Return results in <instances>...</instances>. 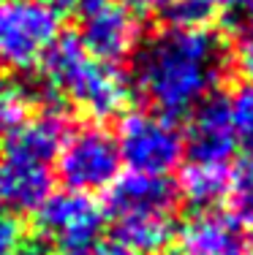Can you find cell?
<instances>
[{
  "label": "cell",
  "instance_id": "7c38bea8",
  "mask_svg": "<svg viewBox=\"0 0 253 255\" xmlns=\"http://www.w3.org/2000/svg\"><path fill=\"white\" fill-rule=\"evenodd\" d=\"M180 242L188 255H248L243 231L232 215L221 212H199L180 228Z\"/></svg>",
  "mask_w": 253,
  "mask_h": 255
},
{
  "label": "cell",
  "instance_id": "cb8c5ba5",
  "mask_svg": "<svg viewBox=\"0 0 253 255\" xmlns=\"http://www.w3.org/2000/svg\"><path fill=\"white\" fill-rule=\"evenodd\" d=\"M101 3H106V0H76V8L87 11V8H95V5H101Z\"/></svg>",
  "mask_w": 253,
  "mask_h": 255
},
{
  "label": "cell",
  "instance_id": "ffe728a7",
  "mask_svg": "<svg viewBox=\"0 0 253 255\" xmlns=\"http://www.w3.org/2000/svg\"><path fill=\"white\" fill-rule=\"evenodd\" d=\"M237 65H240V71L253 82V27L245 30L243 38H240V44H237Z\"/></svg>",
  "mask_w": 253,
  "mask_h": 255
},
{
  "label": "cell",
  "instance_id": "7402d4cb",
  "mask_svg": "<svg viewBox=\"0 0 253 255\" xmlns=\"http://www.w3.org/2000/svg\"><path fill=\"white\" fill-rule=\"evenodd\" d=\"M120 3L131 11H158V8H164L169 0H120Z\"/></svg>",
  "mask_w": 253,
  "mask_h": 255
},
{
  "label": "cell",
  "instance_id": "4fadbf2b",
  "mask_svg": "<svg viewBox=\"0 0 253 255\" xmlns=\"http://www.w3.org/2000/svg\"><path fill=\"white\" fill-rule=\"evenodd\" d=\"M174 234V215H128L114 220V242L134 255H158L169 250Z\"/></svg>",
  "mask_w": 253,
  "mask_h": 255
},
{
  "label": "cell",
  "instance_id": "9a60e30c",
  "mask_svg": "<svg viewBox=\"0 0 253 255\" xmlns=\"http://www.w3.org/2000/svg\"><path fill=\"white\" fill-rule=\"evenodd\" d=\"M232 220L237 226L253 228V155L245 163H240L237 171L232 174Z\"/></svg>",
  "mask_w": 253,
  "mask_h": 255
},
{
  "label": "cell",
  "instance_id": "484cf974",
  "mask_svg": "<svg viewBox=\"0 0 253 255\" xmlns=\"http://www.w3.org/2000/svg\"><path fill=\"white\" fill-rule=\"evenodd\" d=\"M245 247H248V253L253 255V236H251V242H248V245H245Z\"/></svg>",
  "mask_w": 253,
  "mask_h": 255
},
{
  "label": "cell",
  "instance_id": "44dd1931",
  "mask_svg": "<svg viewBox=\"0 0 253 255\" xmlns=\"http://www.w3.org/2000/svg\"><path fill=\"white\" fill-rule=\"evenodd\" d=\"M71 255H134L131 250H125L123 245L117 242H95V245L84 247L79 253H71Z\"/></svg>",
  "mask_w": 253,
  "mask_h": 255
},
{
  "label": "cell",
  "instance_id": "5b68a950",
  "mask_svg": "<svg viewBox=\"0 0 253 255\" xmlns=\"http://www.w3.org/2000/svg\"><path fill=\"white\" fill-rule=\"evenodd\" d=\"M120 163L123 160L114 136L98 125L68 130L57 152V171L65 187L90 196L95 190H109V185L120 177Z\"/></svg>",
  "mask_w": 253,
  "mask_h": 255
},
{
  "label": "cell",
  "instance_id": "8992f818",
  "mask_svg": "<svg viewBox=\"0 0 253 255\" xmlns=\"http://www.w3.org/2000/svg\"><path fill=\"white\" fill-rule=\"evenodd\" d=\"M35 217H38V231L44 234V239H49L65 255H71L98 242L106 223V209L90 193L65 190L52 193L35 212Z\"/></svg>",
  "mask_w": 253,
  "mask_h": 255
},
{
  "label": "cell",
  "instance_id": "52a82bcc",
  "mask_svg": "<svg viewBox=\"0 0 253 255\" xmlns=\"http://www.w3.org/2000/svg\"><path fill=\"white\" fill-rule=\"evenodd\" d=\"M82 35L79 44L101 63L117 65L120 60L131 57L139 46V19L131 8H125L117 0L95 5V8L82 11Z\"/></svg>",
  "mask_w": 253,
  "mask_h": 255
},
{
  "label": "cell",
  "instance_id": "9c48e42d",
  "mask_svg": "<svg viewBox=\"0 0 253 255\" xmlns=\"http://www.w3.org/2000/svg\"><path fill=\"white\" fill-rule=\"evenodd\" d=\"M177 201V185L155 174H123L106 190V209L114 220L128 215H174Z\"/></svg>",
  "mask_w": 253,
  "mask_h": 255
},
{
  "label": "cell",
  "instance_id": "ba28073f",
  "mask_svg": "<svg viewBox=\"0 0 253 255\" xmlns=\"http://www.w3.org/2000/svg\"><path fill=\"white\" fill-rule=\"evenodd\" d=\"M185 136V149L191 152V160L196 163H229V157L237 149L229 114V98L210 95L204 103L194 109Z\"/></svg>",
  "mask_w": 253,
  "mask_h": 255
},
{
  "label": "cell",
  "instance_id": "8fae6325",
  "mask_svg": "<svg viewBox=\"0 0 253 255\" xmlns=\"http://www.w3.org/2000/svg\"><path fill=\"white\" fill-rule=\"evenodd\" d=\"M65 136H68V117L60 109H44L41 114L27 117L19 128L5 133L0 152L52 163L63 147Z\"/></svg>",
  "mask_w": 253,
  "mask_h": 255
},
{
  "label": "cell",
  "instance_id": "d4e9b609",
  "mask_svg": "<svg viewBox=\"0 0 253 255\" xmlns=\"http://www.w3.org/2000/svg\"><path fill=\"white\" fill-rule=\"evenodd\" d=\"M158 255H188L185 250H164V253H158Z\"/></svg>",
  "mask_w": 253,
  "mask_h": 255
},
{
  "label": "cell",
  "instance_id": "603a6c76",
  "mask_svg": "<svg viewBox=\"0 0 253 255\" xmlns=\"http://www.w3.org/2000/svg\"><path fill=\"white\" fill-rule=\"evenodd\" d=\"M204 3L210 5V8H221V11H237V8H245V3H251V0H204Z\"/></svg>",
  "mask_w": 253,
  "mask_h": 255
},
{
  "label": "cell",
  "instance_id": "7a4b0ae2",
  "mask_svg": "<svg viewBox=\"0 0 253 255\" xmlns=\"http://www.w3.org/2000/svg\"><path fill=\"white\" fill-rule=\"evenodd\" d=\"M38 65L41 82L52 95L71 101L95 120L114 117L128 101L123 71L87 54L76 35H60Z\"/></svg>",
  "mask_w": 253,
  "mask_h": 255
},
{
  "label": "cell",
  "instance_id": "30bf717a",
  "mask_svg": "<svg viewBox=\"0 0 253 255\" xmlns=\"http://www.w3.org/2000/svg\"><path fill=\"white\" fill-rule=\"evenodd\" d=\"M52 196L49 163L0 152V206L8 215L38 212Z\"/></svg>",
  "mask_w": 253,
  "mask_h": 255
},
{
  "label": "cell",
  "instance_id": "5bb4252c",
  "mask_svg": "<svg viewBox=\"0 0 253 255\" xmlns=\"http://www.w3.org/2000/svg\"><path fill=\"white\" fill-rule=\"evenodd\" d=\"M232 190V171L229 163H196L191 160L183 168L177 182V196L185 198L191 206L207 212L215 204L229 198Z\"/></svg>",
  "mask_w": 253,
  "mask_h": 255
},
{
  "label": "cell",
  "instance_id": "2e32d148",
  "mask_svg": "<svg viewBox=\"0 0 253 255\" xmlns=\"http://www.w3.org/2000/svg\"><path fill=\"white\" fill-rule=\"evenodd\" d=\"M229 114H232V128L237 147L253 155V82L240 84L229 98Z\"/></svg>",
  "mask_w": 253,
  "mask_h": 255
},
{
  "label": "cell",
  "instance_id": "ac0fdd59",
  "mask_svg": "<svg viewBox=\"0 0 253 255\" xmlns=\"http://www.w3.org/2000/svg\"><path fill=\"white\" fill-rule=\"evenodd\" d=\"M161 11H164L169 27H180V30L207 27L210 16H213V8L204 0H169Z\"/></svg>",
  "mask_w": 253,
  "mask_h": 255
},
{
  "label": "cell",
  "instance_id": "e0dca14e",
  "mask_svg": "<svg viewBox=\"0 0 253 255\" xmlns=\"http://www.w3.org/2000/svg\"><path fill=\"white\" fill-rule=\"evenodd\" d=\"M30 117V95L0 74V136L11 133Z\"/></svg>",
  "mask_w": 253,
  "mask_h": 255
},
{
  "label": "cell",
  "instance_id": "277c9868",
  "mask_svg": "<svg viewBox=\"0 0 253 255\" xmlns=\"http://www.w3.org/2000/svg\"><path fill=\"white\" fill-rule=\"evenodd\" d=\"M120 160L134 174L166 177L185 155V136L172 117L158 112H131L117 128Z\"/></svg>",
  "mask_w": 253,
  "mask_h": 255
},
{
  "label": "cell",
  "instance_id": "3957f363",
  "mask_svg": "<svg viewBox=\"0 0 253 255\" xmlns=\"http://www.w3.org/2000/svg\"><path fill=\"white\" fill-rule=\"evenodd\" d=\"M49 0H0V71H30L60 38Z\"/></svg>",
  "mask_w": 253,
  "mask_h": 255
},
{
  "label": "cell",
  "instance_id": "6da1fadb",
  "mask_svg": "<svg viewBox=\"0 0 253 255\" xmlns=\"http://www.w3.org/2000/svg\"><path fill=\"white\" fill-rule=\"evenodd\" d=\"M224 74L226 44L210 27H166L136 46V90L164 117L191 114L213 95Z\"/></svg>",
  "mask_w": 253,
  "mask_h": 255
},
{
  "label": "cell",
  "instance_id": "d6986e66",
  "mask_svg": "<svg viewBox=\"0 0 253 255\" xmlns=\"http://www.w3.org/2000/svg\"><path fill=\"white\" fill-rule=\"evenodd\" d=\"M27 250V234L16 215L0 212V255H22Z\"/></svg>",
  "mask_w": 253,
  "mask_h": 255
}]
</instances>
